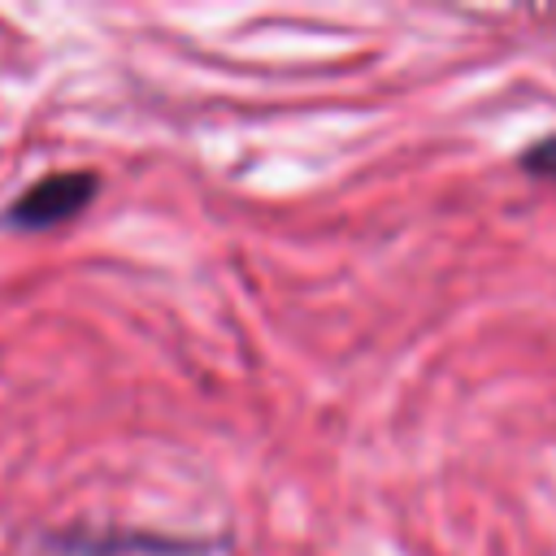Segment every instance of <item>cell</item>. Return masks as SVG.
<instances>
[{
  "instance_id": "obj_2",
  "label": "cell",
  "mask_w": 556,
  "mask_h": 556,
  "mask_svg": "<svg viewBox=\"0 0 556 556\" xmlns=\"http://www.w3.org/2000/svg\"><path fill=\"white\" fill-rule=\"evenodd\" d=\"M526 165L539 174V178H556V139H543L539 148L526 152Z\"/></svg>"
},
{
  "instance_id": "obj_1",
  "label": "cell",
  "mask_w": 556,
  "mask_h": 556,
  "mask_svg": "<svg viewBox=\"0 0 556 556\" xmlns=\"http://www.w3.org/2000/svg\"><path fill=\"white\" fill-rule=\"evenodd\" d=\"M96 195V174L91 169H70V174H48L39 178L26 195L13 200L9 222L39 230V226H56L65 217H74L78 208H87V200Z\"/></svg>"
}]
</instances>
